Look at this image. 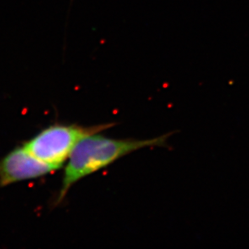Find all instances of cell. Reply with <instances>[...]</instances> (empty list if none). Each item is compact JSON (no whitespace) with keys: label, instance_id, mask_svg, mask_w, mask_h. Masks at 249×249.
<instances>
[{"label":"cell","instance_id":"6da1fadb","mask_svg":"<svg viewBox=\"0 0 249 249\" xmlns=\"http://www.w3.org/2000/svg\"><path fill=\"white\" fill-rule=\"evenodd\" d=\"M170 135L148 140H115L96 134L85 137L78 142L69 158L56 203L65 198L73 184L85 177L141 148L165 146Z\"/></svg>","mask_w":249,"mask_h":249},{"label":"cell","instance_id":"7a4b0ae2","mask_svg":"<svg viewBox=\"0 0 249 249\" xmlns=\"http://www.w3.org/2000/svg\"><path fill=\"white\" fill-rule=\"evenodd\" d=\"M114 125L115 124H105L90 127L53 125L27 141L24 147L39 160L60 169L81 140L108 129Z\"/></svg>","mask_w":249,"mask_h":249},{"label":"cell","instance_id":"3957f363","mask_svg":"<svg viewBox=\"0 0 249 249\" xmlns=\"http://www.w3.org/2000/svg\"><path fill=\"white\" fill-rule=\"evenodd\" d=\"M57 169L35 158L24 147H18L0 160V186L38 178Z\"/></svg>","mask_w":249,"mask_h":249}]
</instances>
